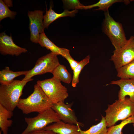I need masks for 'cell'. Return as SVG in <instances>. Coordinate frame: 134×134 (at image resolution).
Returning a JSON list of instances; mask_svg holds the SVG:
<instances>
[{
	"label": "cell",
	"mask_w": 134,
	"mask_h": 134,
	"mask_svg": "<svg viewBox=\"0 0 134 134\" xmlns=\"http://www.w3.org/2000/svg\"><path fill=\"white\" fill-rule=\"evenodd\" d=\"M53 103L37 84L33 93L26 98H20L17 106L24 114L38 113L52 108Z\"/></svg>",
	"instance_id": "obj_1"
},
{
	"label": "cell",
	"mask_w": 134,
	"mask_h": 134,
	"mask_svg": "<svg viewBox=\"0 0 134 134\" xmlns=\"http://www.w3.org/2000/svg\"><path fill=\"white\" fill-rule=\"evenodd\" d=\"M33 80L32 78L27 80H14L9 84H0V104L13 112L17 107L24 87L28 82Z\"/></svg>",
	"instance_id": "obj_2"
},
{
	"label": "cell",
	"mask_w": 134,
	"mask_h": 134,
	"mask_svg": "<svg viewBox=\"0 0 134 134\" xmlns=\"http://www.w3.org/2000/svg\"><path fill=\"white\" fill-rule=\"evenodd\" d=\"M105 112L107 127H109L115 125L119 120H123L134 116V102L126 97L124 100H116L112 104L108 105Z\"/></svg>",
	"instance_id": "obj_3"
},
{
	"label": "cell",
	"mask_w": 134,
	"mask_h": 134,
	"mask_svg": "<svg viewBox=\"0 0 134 134\" xmlns=\"http://www.w3.org/2000/svg\"><path fill=\"white\" fill-rule=\"evenodd\" d=\"M104 15L102 31L109 39L115 48V50H118L127 40L122 25L114 20L110 15L108 11L104 12Z\"/></svg>",
	"instance_id": "obj_4"
},
{
	"label": "cell",
	"mask_w": 134,
	"mask_h": 134,
	"mask_svg": "<svg viewBox=\"0 0 134 134\" xmlns=\"http://www.w3.org/2000/svg\"><path fill=\"white\" fill-rule=\"evenodd\" d=\"M37 84L53 104L63 102L68 97L67 88L61 81L54 77L42 80H38Z\"/></svg>",
	"instance_id": "obj_5"
},
{
	"label": "cell",
	"mask_w": 134,
	"mask_h": 134,
	"mask_svg": "<svg viewBox=\"0 0 134 134\" xmlns=\"http://www.w3.org/2000/svg\"><path fill=\"white\" fill-rule=\"evenodd\" d=\"M25 120L27 126L21 134H27L34 131L44 129L50 124L61 121L52 108L38 113L34 117H25Z\"/></svg>",
	"instance_id": "obj_6"
},
{
	"label": "cell",
	"mask_w": 134,
	"mask_h": 134,
	"mask_svg": "<svg viewBox=\"0 0 134 134\" xmlns=\"http://www.w3.org/2000/svg\"><path fill=\"white\" fill-rule=\"evenodd\" d=\"M57 55L51 52L39 58L34 67L22 80H27L32 79L34 76L50 72L52 73L54 68L60 64Z\"/></svg>",
	"instance_id": "obj_7"
},
{
	"label": "cell",
	"mask_w": 134,
	"mask_h": 134,
	"mask_svg": "<svg viewBox=\"0 0 134 134\" xmlns=\"http://www.w3.org/2000/svg\"><path fill=\"white\" fill-rule=\"evenodd\" d=\"M134 60V38L131 36L119 49L114 50L111 60L117 69Z\"/></svg>",
	"instance_id": "obj_8"
},
{
	"label": "cell",
	"mask_w": 134,
	"mask_h": 134,
	"mask_svg": "<svg viewBox=\"0 0 134 134\" xmlns=\"http://www.w3.org/2000/svg\"><path fill=\"white\" fill-rule=\"evenodd\" d=\"M43 13L44 11L42 10H35L29 11L28 13L29 20L30 40L32 42L38 43L40 34L44 32Z\"/></svg>",
	"instance_id": "obj_9"
},
{
	"label": "cell",
	"mask_w": 134,
	"mask_h": 134,
	"mask_svg": "<svg viewBox=\"0 0 134 134\" xmlns=\"http://www.w3.org/2000/svg\"><path fill=\"white\" fill-rule=\"evenodd\" d=\"M52 108L57 114L61 121L66 123L83 126L82 123L78 121L70 104L61 102L53 104Z\"/></svg>",
	"instance_id": "obj_10"
},
{
	"label": "cell",
	"mask_w": 134,
	"mask_h": 134,
	"mask_svg": "<svg viewBox=\"0 0 134 134\" xmlns=\"http://www.w3.org/2000/svg\"><path fill=\"white\" fill-rule=\"evenodd\" d=\"M27 50L20 47L13 42L11 35H7L3 32L0 34V52L4 55H9L16 56L26 53Z\"/></svg>",
	"instance_id": "obj_11"
},
{
	"label": "cell",
	"mask_w": 134,
	"mask_h": 134,
	"mask_svg": "<svg viewBox=\"0 0 134 134\" xmlns=\"http://www.w3.org/2000/svg\"><path fill=\"white\" fill-rule=\"evenodd\" d=\"M110 84L117 85L120 87L119 100H124L128 96L130 100L134 102V79H120L111 81Z\"/></svg>",
	"instance_id": "obj_12"
},
{
	"label": "cell",
	"mask_w": 134,
	"mask_h": 134,
	"mask_svg": "<svg viewBox=\"0 0 134 134\" xmlns=\"http://www.w3.org/2000/svg\"><path fill=\"white\" fill-rule=\"evenodd\" d=\"M80 127L60 121L47 126L44 130L52 131L58 134H80Z\"/></svg>",
	"instance_id": "obj_13"
},
{
	"label": "cell",
	"mask_w": 134,
	"mask_h": 134,
	"mask_svg": "<svg viewBox=\"0 0 134 134\" xmlns=\"http://www.w3.org/2000/svg\"><path fill=\"white\" fill-rule=\"evenodd\" d=\"M78 12V10L74 9L72 11H69L66 9L62 13H57L52 9L51 5L49 10H46L45 14L44 15L43 25L44 29L47 28L49 25L53 22L58 18L66 16L73 17L75 16V14Z\"/></svg>",
	"instance_id": "obj_14"
},
{
	"label": "cell",
	"mask_w": 134,
	"mask_h": 134,
	"mask_svg": "<svg viewBox=\"0 0 134 134\" xmlns=\"http://www.w3.org/2000/svg\"><path fill=\"white\" fill-rule=\"evenodd\" d=\"M38 43L41 47L50 50L51 52L61 55L64 57L69 53V50L57 46L47 37L44 32L40 34Z\"/></svg>",
	"instance_id": "obj_15"
},
{
	"label": "cell",
	"mask_w": 134,
	"mask_h": 134,
	"mask_svg": "<svg viewBox=\"0 0 134 134\" xmlns=\"http://www.w3.org/2000/svg\"><path fill=\"white\" fill-rule=\"evenodd\" d=\"M13 116V111L0 104V128L3 134H8L9 128L12 125L13 122L12 120L8 119Z\"/></svg>",
	"instance_id": "obj_16"
},
{
	"label": "cell",
	"mask_w": 134,
	"mask_h": 134,
	"mask_svg": "<svg viewBox=\"0 0 134 134\" xmlns=\"http://www.w3.org/2000/svg\"><path fill=\"white\" fill-rule=\"evenodd\" d=\"M29 70L13 71L10 70L9 67H6L0 71V83L1 85H7L12 82L14 79L18 76L26 75Z\"/></svg>",
	"instance_id": "obj_17"
},
{
	"label": "cell",
	"mask_w": 134,
	"mask_h": 134,
	"mask_svg": "<svg viewBox=\"0 0 134 134\" xmlns=\"http://www.w3.org/2000/svg\"><path fill=\"white\" fill-rule=\"evenodd\" d=\"M124 2L126 4L130 3L129 0H100L95 4L88 5L79 6L76 8L78 9H87L95 7H98L99 8L95 10H102L105 12L108 11V8L113 4L117 2Z\"/></svg>",
	"instance_id": "obj_18"
},
{
	"label": "cell",
	"mask_w": 134,
	"mask_h": 134,
	"mask_svg": "<svg viewBox=\"0 0 134 134\" xmlns=\"http://www.w3.org/2000/svg\"><path fill=\"white\" fill-rule=\"evenodd\" d=\"M52 73L53 77L60 81L68 84L72 82V78L71 74L63 65L60 64L54 68Z\"/></svg>",
	"instance_id": "obj_19"
},
{
	"label": "cell",
	"mask_w": 134,
	"mask_h": 134,
	"mask_svg": "<svg viewBox=\"0 0 134 134\" xmlns=\"http://www.w3.org/2000/svg\"><path fill=\"white\" fill-rule=\"evenodd\" d=\"M107 127L105 118L102 116L100 121L97 124L92 126L86 131H82L80 127L79 129L80 134H107Z\"/></svg>",
	"instance_id": "obj_20"
},
{
	"label": "cell",
	"mask_w": 134,
	"mask_h": 134,
	"mask_svg": "<svg viewBox=\"0 0 134 134\" xmlns=\"http://www.w3.org/2000/svg\"><path fill=\"white\" fill-rule=\"evenodd\" d=\"M116 69L120 79H134V60Z\"/></svg>",
	"instance_id": "obj_21"
},
{
	"label": "cell",
	"mask_w": 134,
	"mask_h": 134,
	"mask_svg": "<svg viewBox=\"0 0 134 134\" xmlns=\"http://www.w3.org/2000/svg\"><path fill=\"white\" fill-rule=\"evenodd\" d=\"M90 59V55H88L85 58L79 62L78 65L73 71V76L71 84L73 87H76L79 83V77L80 73L84 67L89 63Z\"/></svg>",
	"instance_id": "obj_22"
},
{
	"label": "cell",
	"mask_w": 134,
	"mask_h": 134,
	"mask_svg": "<svg viewBox=\"0 0 134 134\" xmlns=\"http://www.w3.org/2000/svg\"><path fill=\"white\" fill-rule=\"evenodd\" d=\"M132 123L134 127V116L123 120L119 124L113 126L107 129V134H123L122 129L126 125Z\"/></svg>",
	"instance_id": "obj_23"
},
{
	"label": "cell",
	"mask_w": 134,
	"mask_h": 134,
	"mask_svg": "<svg viewBox=\"0 0 134 134\" xmlns=\"http://www.w3.org/2000/svg\"><path fill=\"white\" fill-rule=\"evenodd\" d=\"M16 14V12L10 10L5 4L3 1L0 0V21L5 18L9 17L14 19Z\"/></svg>",
	"instance_id": "obj_24"
},
{
	"label": "cell",
	"mask_w": 134,
	"mask_h": 134,
	"mask_svg": "<svg viewBox=\"0 0 134 134\" xmlns=\"http://www.w3.org/2000/svg\"><path fill=\"white\" fill-rule=\"evenodd\" d=\"M65 6L68 9H76L77 7L83 5L78 0H62Z\"/></svg>",
	"instance_id": "obj_25"
},
{
	"label": "cell",
	"mask_w": 134,
	"mask_h": 134,
	"mask_svg": "<svg viewBox=\"0 0 134 134\" xmlns=\"http://www.w3.org/2000/svg\"><path fill=\"white\" fill-rule=\"evenodd\" d=\"M64 57L68 61L73 71L79 63V62L75 60L70 55V53L66 55Z\"/></svg>",
	"instance_id": "obj_26"
},
{
	"label": "cell",
	"mask_w": 134,
	"mask_h": 134,
	"mask_svg": "<svg viewBox=\"0 0 134 134\" xmlns=\"http://www.w3.org/2000/svg\"><path fill=\"white\" fill-rule=\"evenodd\" d=\"M27 134H58L54 132L44 129L34 131Z\"/></svg>",
	"instance_id": "obj_27"
},
{
	"label": "cell",
	"mask_w": 134,
	"mask_h": 134,
	"mask_svg": "<svg viewBox=\"0 0 134 134\" xmlns=\"http://www.w3.org/2000/svg\"><path fill=\"white\" fill-rule=\"evenodd\" d=\"M3 1L5 3V4L8 7H11L12 6L13 4L12 3V0H3Z\"/></svg>",
	"instance_id": "obj_28"
},
{
	"label": "cell",
	"mask_w": 134,
	"mask_h": 134,
	"mask_svg": "<svg viewBox=\"0 0 134 134\" xmlns=\"http://www.w3.org/2000/svg\"><path fill=\"white\" fill-rule=\"evenodd\" d=\"M1 132H2L0 131V134H1Z\"/></svg>",
	"instance_id": "obj_29"
},
{
	"label": "cell",
	"mask_w": 134,
	"mask_h": 134,
	"mask_svg": "<svg viewBox=\"0 0 134 134\" xmlns=\"http://www.w3.org/2000/svg\"><path fill=\"white\" fill-rule=\"evenodd\" d=\"M133 37H134V36H133Z\"/></svg>",
	"instance_id": "obj_30"
}]
</instances>
